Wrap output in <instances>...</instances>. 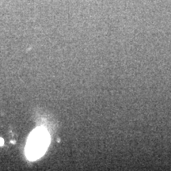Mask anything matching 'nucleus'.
<instances>
[{
  "label": "nucleus",
  "mask_w": 171,
  "mask_h": 171,
  "mask_svg": "<svg viewBox=\"0 0 171 171\" xmlns=\"http://www.w3.org/2000/svg\"><path fill=\"white\" fill-rule=\"evenodd\" d=\"M50 137L46 129L39 128L34 130L28 139L26 145V157L29 160H36L41 156L48 147Z\"/></svg>",
  "instance_id": "obj_1"
},
{
  "label": "nucleus",
  "mask_w": 171,
  "mask_h": 171,
  "mask_svg": "<svg viewBox=\"0 0 171 171\" xmlns=\"http://www.w3.org/2000/svg\"><path fill=\"white\" fill-rule=\"evenodd\" d=\"M4 144V140L3 138L0 137V146H3Z\"/></svg>",
  "instance_id": "obj_2"
}]
</instances>
